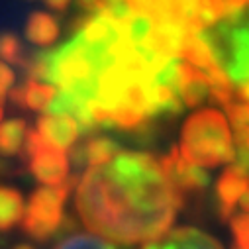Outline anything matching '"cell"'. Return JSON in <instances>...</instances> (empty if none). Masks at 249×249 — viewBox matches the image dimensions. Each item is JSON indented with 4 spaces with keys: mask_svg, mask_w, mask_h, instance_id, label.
<instances>
[{
    "mask_svg": "<svg viewBox=\"0 0 249 249\" xmlns=\"http://www.w3.org/2000/svg\"><path fill=\"white\" fill-rule=\"evenodd\" d=\"M75 204L90 231L134 245L169 231L182 206V193L153 155L122 149L108 165L85 173Z\"/></svg>",
    "mask_w": 249,
    "mask_h": 249,
    "instance_id": "6da1fadb",
    "label": "cell"
},
{
    "mask_svg": "<svg viewBox=\"0 0 249 249\" xmlns=\"http://www.w3.org/2000/svg\"><path fill=\"white\" fill-rule=\"evenodd\" d=\"M180 155L198 167H218L235 159V143L230 124L220 110L204 108L184 122Z\"/></svg>",
    "mask_w": 249,
    "mask_h": 249,
    "instance_id": "7a4b0ae2",
    "label": "cell"
},
{
    "mask_svg": "<svg viewBox=\"0 0 249 249\" xmlns=\"http://www.w3.org/2000/svg\"><path fill=\"white\" fill-rule=\"evenodd\" d=\"M75 182L77 178L69 177L63 184L43 186V189H37L30 196L26 204L22 228L32 239L45 241L59 231L61 224H63V208Z\"/></svg>",
    "mask_w": 249,
    "mask_h": 249,
    "instance_id": "3957f363",
    "label": "cell"
},
{
    "mask_svg": "<svg viewBox=\"0 0 249 249\" xmlns=\"http://www.w3.org/2000/svg\"><path fill=\"white\" fill-rule=\"evenodd\" d=\"M22 155L28 159V167L32 175L43 186H59L71 177L67 151L45 142L37 130L28 132V140L22 149Z\"/></svg>",
    "mask_w": 249,
    "mask_h": 249,
    "instance_id": "277c9868",
    "label": "cell"
},
{
    "mask_svg": "<svg viewBox=\"0 0 249 249\" xmlns=\"http://www.w3.org/2000/svg\"><path fill=\"white\" fill-rule=\"evenodd\" d=\"M161 165L171 178V182L180 193H196L204 191L210 184V175L204 171V167H198L195 163H189L178 151V147H173L169 155L161 159Z\"/></svg>",
    "mask_w": 249,
    "mask_h": 249,
    "instance_id": "5b68a950",
    "label": "cell"
},
{
    "mask_svg": "<svg viewBox=\"0 0 249 249\" xmlns=\"http://www.w3.org/2000/svg\"><path fill=\"white\" fill-rule=\"evenodd\" d=\"M37 132L41 138L61 149H71L77 143V138L83 134L79 122L69 116V114H61V112H45L37 120Z\"/></svg>",
    "mask_w": 249,
    "mask_h": 249,
    "instance_id": "8992f818",
    "label": "cell"
},
{
    "mask_svg": "<svg viewBox=\"0 0 249 249\" xmlns=\"http://www.w3.org/2000/svg\"><path fill=\"white\" fill-rule=\"evenodd\" d=\"M249 189V175L235 167L233 163L220 175L216 182V200H218V216L222 220L233 218V208L239 202L241 195Z\"/></svg>",
    "mask_w": 249,
    "mask_h": 249,
    "instance_id": "52a82bcc",
    "label": "cell"
},
{
    "mask_svg": "<svg viewBox=\"0 0 249 249\" xmlns=\"http://www.w3.org/2000/svg\"><path fill=\"white\" fill-rule=\"evenodd\" d=\"M142 249H224L218 239L196 228H178L147 241Z\"/></svg>",
    "mask_w": 249,
    "mask_h": 249,
    "instance_id": "ba28073f",
    "label": "cell"
},
{
    "mask_svg": "<svg viewBox=\"0 0 249 249\" xmlns=\"http://www.w3.org/2000/svg\"><path fill=\"white\" fill-rule=\"evenodd\" d=\"M26 37L37 47H49L59 37V24L47 12H34L26 24Z\"/></svg>",
    "mask_w": 249,
    "mask_h": 249,
    "instance_id": "9c48e42d",
    "label": "cell"
},
{
    "mask_svg": "<svg viewBox=\"0 0 249 249\" xmlns=\"http://www.w3.org/2000/svg\"><path fill=\"white\" fill-rule=\"evenodd\" d=\"M120 151H122L120 145L110 138H90L77 151V155H79V161L87 163L89 167H102V165H108Z\"/></svg>",
    "mask_w": 249,
    "mask_h": 249,
    "instance_id": "30bf717a",
    "label": "cell"
},
{
    "mask_svg": "<svg viewBox=\"0 0 249 249\" xmlns=\"http://www.w3.org/2000/svg\"><path fill=\"white\" fill-rule=\"evenodd\" d=\"M26 214L24 196L16 189L0 186V231H8L22 224Z\"/></svg>",
    "mask_w": 249,
    "mask_h": 249,
    "instance_id": "8fae6325",
    "label": "cell"
},
{
    "mask_svg": "<svg viewBox=\"0 0 249 249\" xmlns=\"http://www.w3.org/2000/svg\"><path fill=\"white\" fill-rule=\"evenodd\" d=\"M28 124L22 118H12L0 124V155L14 157L22 155V149L28 140Z\"/></svg>",
    "mask_w": 249,
    "mask_h": 249,
    "instance_id": "7c38bea8",
    "label": "cell"
},
{
    "mask_svg": "<svg viewBox=\"0 0 249 249\" xmlns=\"http://www.w3.org/2000/svg\"><path fill=\"white\" fill-rule=\"evenodd\" d=\"M26 108L36 110V112H49L55 96H57V87L51 83H41V81H26Z\"/></svg>",
    "mask_w": 249,
    "mask_h": 249,
    "instance_id": "4fadbf2b",
    "label": "cell"
},
{
    "mask_svg": "<svg viewBox=\"0 0 249 249\" xmlns=\"http://www.w3.org/2000/svg\"><path fill=\"white\" fill-rule=\"evenodd\" d=\"M26 59H28V53H26V47L22 45L20 37L14 36L12 32H0V61L24 67Z\"/></svg>",
    "mask_w": 249,
    "mask_h": 249,
    "instance_id": "5bb4252c",
    "label": "cell"
},
{
    "mask_svg": "<svg viewBox=\"0 0 249 249\" xmlns=\"http://www.w3.org/2000/svg\"><path fill=\"white\" fill-rule=\"evenodd\" d=\"M53 249H116L110 241L94 235V233H67L61 237Z\"/></svg>",
    "mask_w": 249,
    "mask_h": 249,
    "instance_id": "9a60e30c",
    "label": "cell"
},
{
    "mask_svg": "<svg viewBox=\"0 0 249 249\" xmlns=\"http://www.w3.org/2000/svg\"><path fill=\"white\" fill-rule=\"evenodd\" d=\"M145 120H149L143 112L128 106V104H120L116 108L110 110V122L112 128H120V130H138L140 126H143Z\"/></svg>",
    "mask_w": 249,
    "mask_h": 249,
    "instance_id": "2e32d148",
    "label": "cell"
},
{
    "mask_svg": "<svg viewBox=\"0 0 249 249\" xmlns=\"http://www.w3.org/2000/svg\"><path fill=\"white\" fill-rule=\"evenodd\" d=\"M224 10H226V0H200L196 20L204 28H214L218 22L224 20Z\"/></svg>",
    "mask_w": 249,
    "mask_h": 249,
    "instance_id": "e0dca14e",
    "label": "cell"
},
{
    "mask_svg": "<svg viewBox=\"0 0 249 249\" xmlns=\"http://www.w3.org/2000/svg\"><path fill=\"white\" fill-rule=\"evenodd\" d=\"M231 231H233V245L241 249H249V214H239L230 220Z\"/></svg>",
    "mask_w": 249,
    "mask_h": 249,
    "instance_id": "ac0fdd59",
    "label": "cell"
},
{
    "mask_svg": "<svg viewBox=\"0 0 249 249\" xmlns=\"http://www.w3.org/2000/svg\"><path fill=\"white\" fill-rule=\"evenodd\" d=\"M126 2H128V6L132 8V12L153 18L159 0H126Z\"/></svg>",
    "mask_w": 249,
    "mask_h": 249,
    "instance_id": "d6986e66",
    "label": "cell"
},
{
    "mask_svg": "<svg viewBox=\"0 0 249 249\" xmlns=\"http://www.w3.org/2000/svg\"><path fill=\"white\" fill-rule=\"evenodd\" d=\"M14 71L4 63V61H0V87L4 89H10L14 85Z\"/></svg>",
    "mask_w": 249,
    "mask_h": 249,
    "instance_id": "ffe728a7",
    "label": "cell"
},
{
    "mask_svg": "<svg viewBox=\"0 0 249 249\" xmlns=\"http://www.w3.org/2000/svg\"><path fill=\"white\" fill-rule=\"evenodd\" d=\"M100 2H102V0H77L79 8H83L87 14H94L96 8L100 6Z\"/></svg>",
    "mask_w": 249,
    "mask_h": 249,
    "instance_id": "44dd1931",
    "label": "cell"
},
{
    "mask_svg": "<svg viewBox=\"0 0 249 249\" xmlns=\"http://www.w3.org/2000/svg\"><path fill=\"white\" fill-rule=\"evenodd\" d=\"M45 4L49 8H53V10H57V12H63L71 4V0H45Z\"/></svg>",
    "mask_w": 249,
    "mask_h": 249,
    "instance_id": "7402d4cb",
    "label": "cell"
},
{
    "mask_svg": "<svg viewBox=\"0 0 249 249\" xmlns=\"http://www.w3.org/2000/svg\"><path fill=\"white\" fill-rule=\"evenodd\" d=\"M237 204H239V208H241L245 214H249V189L241 195V198H239V202H237Z\"/></svg>",
    "mask_w": 249,
    "mask_h": 249,
    "instance_id": "603a6c76",
    "label": "cell"
},
{
    "mask_svg": "<svg viewBox=\"0 0 249 249\" xmlns=\"http://www.w3.org/2000/svg\"><path fill=\"white\" fill-rule=\"evenodd\" d=\"M6 94H8V89L0 87V104H4V100H6Z\"/></svg>",
    "mask_w": 249,
    "mask_h": 249,
    "instance_id": "cb8c5ba5",
    "label": "cell"
},
{
    "mask_svg": "<svg viewBox=\"0 0 249 249\" xmlns=\"http://www.w3.org/2000/svg\"><path fill=\"white\" fill-rule=\"evenodd\" d=\"M12 249H34L32 245H28V243H18V245H14Z\"/></svg>",
    "mask_w": 249,
    "mask_h": 249,
    "instance_id": "d4e9b609",
    "label": "cell"
},
{
    "mask_svg": "<svg viewBox=\"0 0 249 249\" xmlns=\"http://www.w3.org/2000/svg\"><path fill=\"white\" fill-rule=\"evenodd\" d=\"M0 124H2V104H0Z\"/></svg>",
    "mask_w": 249,
    "mask_h": 249,
    "instance_id": "484cf974",
    "label": "cell"
},
{
    "mask_svg": "<svg viewBox=\"0 0 249 249\" xmlns=\"http://www.w3.org/2000/svg\"><path fill=\"white\" fill-rule=\"evenodd\" d=\"M231 249H241V247H237V245H231Z\"/></svg>",
    "mask_w": 249,
    "mask_h": 249,
    "instance_id": "4316f807",
    "label": "cell"
},
{
    "mask_svg": "<svg viewBox=\"0 0 249 249\" xmlns=\"http://www.w3.org/2000/svg\"><path fill=\"white\" fill-rule=\"evenodd\" d=\"M245 2H249V0H245Z\"/></svg>",
    "mask_w": 249,
    "mask_h": 249,
    "instance_id": "83f0119b",
    "label": "cell"
}]
</instances>
